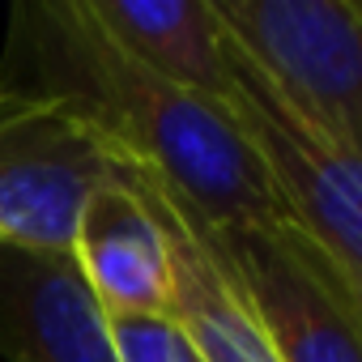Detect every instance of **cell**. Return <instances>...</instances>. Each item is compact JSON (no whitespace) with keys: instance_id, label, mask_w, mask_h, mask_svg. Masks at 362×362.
I'll use <instances>...</instances> for the list:
<instances>
[{"instance_id":"1","label":"cell","mask_w":362,"mask_h":362,"mask_svg":"<svg viewBox=\"0 0 362 362\" xmlns=\"http://www.w3.org/2000/svg\"><path fill=\"white\" fill-rule=\"evenodd\" d=\"M18 60L26 73L0 86L64 103L124 166L149 175L197 226H290L222 103L132 60L81 0L18 9L5 64Z\"/></svg>"},{"instance_id":"2","label":"cell","mask_w":362,"mask_h":362,"mask_svg":"<svg viewBox=\"0 0 362 362\" xmlns=\"http://www.w3.org/2000/svg\"><path fill=\"white\" fill-rule=\"evenodd\" d=\"M222 111L260 162L294 235L362 303V158L298 119L222 30Z\"/></svg>"},{"instance_id":"3","label":"cell","mask_w":362,"mask_h":362,"mask_svg":"<svg viewBox=\"0 0 362 362\" xmlns=\"http://www.w3.org/2000/svg\"><path fill=\"white\" fill-rule=\"evenodd\" d=\"M264 86L362 158V13L354 0H209Z\"/></svg>"},{"instance_id":"4","label":"cell","mask_w":362,"mask_h":362,"mask_svg":"<svg viewBox=\"0 0 362 362\" xmlns=\"http://www.w3.org/2000/svg\"><path fill=\"white\" fill-rule=\"evenodd\" d=\"M184 222L277 362H362V303L345 294L337 273L290 226L209 230L188 214Z\"/></svg>"},{"instance_id":"5","label":"cell","mask_w":362,"mask_h":362,"mask_svg":"<svg viewBox=\"0 0 362 362\" xmlns=\"http://www.w3.org/2000/svg\"><path fill=\"white\" fill-rule=\"evenodd\" d=\"M115 166L64 103L0 86V243L73 247L86 197Z\"/></svg>"},{"instance_id":"6","label":"cell","mask_w":362,"mask_h":362,"mask_svg":"<svg viewBox=\"0 0 362 362\" xmlns=\"http://www.w3.org/2000/svg\"><path fill=\"white\" fill-rule=\"evenodd\" d=\"M0 354L9 362H115L73 247L0 243Z\"/></svg>"},{"instance_id":"7","label":"cell","mask_w":362,"mask_h":362,"mask_svg":"<svg viewBox=\"0 0 362 362\" xmlns=\"http://www.w3.org/2000/svg\"><path fill=\"white\" fill-rule=\"evenodd\" d=\"M73 260L107 315H166L170 252L124 162L86 197L73 230Z\"/></svg>"},{"instance_id":"8","label":"cell","mask_w":362,"mask_h":362,"mask_svg":"<svg viewBox=\"0 0 362 362\" xmlns=\"http://www.w3.org/2000/svg\"><path fill=\"white\" fill-rule=\"evenodd\" d=\"M132 179H136L149 214L158 218L166 252H170V307H166V320L184 332L192 354L201 362H277L264 332L256 328V320L222 286L218 269L209 264L205 247L188 230V222L175 209V201L153 184L149 175L132 170Z\"/></svg>"},{"instance_id":"9","label":"cell","mask_w":362,"mask_h":362,"mask_svg":"<svg viewBox=\"0 0 362 362\" xmlns=\"http://www.w3.org/2000/svg\"><path fill=\"white\" fill-rule=\"evenodd\" d=\"M86 13L132 60L201 98L222 103L226 60L209 0H81Z\"/></svg>"},{"instance_id":"10","label":"cell","mask_w":362,"mask_h":362,"mask_svg":"<svg viewBox=\"0 0 362 362\" xmlns=\"http://www.w3.org/2000/svg\"><path fill=\"white\" fill-rule=\"evenodd\" d=\"M115 362H184V337L166 315H107Z\"/></svg>"}]
</instances>
